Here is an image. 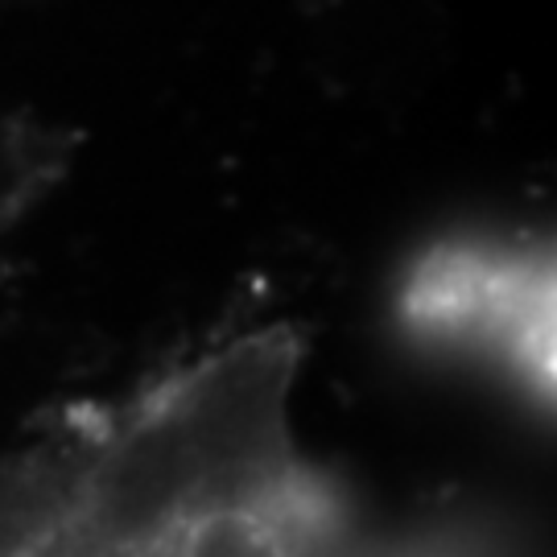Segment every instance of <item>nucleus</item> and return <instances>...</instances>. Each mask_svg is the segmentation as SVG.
I'll use <instances>...</instances> for the list:
<instances>
[{
	"label": "nucleus",
	"mask_w": 557,
	"mask_h": 557,
	"mask_svg": "<svg viewBox=\"0 0 557 557\" xmlns=\"http://www.w3.org/2000/svg\"><path fill=\"white\" fill-rule=\"evenodd\" d=\"M298 326H257L75 405L13 450L29 557H529L479 504L380 520L298 450Z\"/></svg>",
	"instance_id": "f257e3e1"
},
{
	"label": "nucleus",
	"mask_w": 557,
	"mask_h": 557,
	"mask_svg": "<svg viewBox=\"0 0 557 557\" xmlns=\"http://www.w3.org/2000/svg\"><path fill=\"white\" fill-rule=\"evenodd\" d=\"M393 322L409 347L475 363L537 409H554L557 264L537 232L430 239L393 285Z\"/></svg>",
	"instance_id": "f03ea898"
},
{
	"label": "nucleus",
	"mask_w": 557,
	"mask_h": 557,
	"mask_svg": "<svg viewBox=\"0 0 557 557\" xmlns=\"http://www.w3.org/2000/svg\"><path fill=\"white\" fill-rule=\"evenodd\" d=\"M66 149L71 137H59L41 124H13L0 133V232L46 195V186L66 165Z\"/></svg>",
	"instance_id": "7ed1b4c3"
}]
</instances>
